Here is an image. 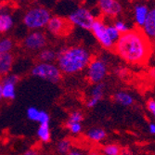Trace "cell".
I'll list each match as a JSON object with an SVG mask.
<instances>
[{
    "instance_id": "obj_1",
    "label": "cell",
    "mask_w": 155,
    "mask_h": 155,
    "mask_svg": "<svg viewBox=\"0 0 155 155\" xmlns=\"http://www.w3.org/2000/svg\"><path fill=\"white\" fill-rule=\"evenodd\" d=\"M150 40L140 29L130 30L121 35L114 49L124 61L130 64L145 63L151 53Z\"/></svg>"
},
{
    "instance_id": "obj_2",
    "label": "cell",
    "mask_w": 155,
    "mask_h": 155,
    "mask_svg": "<svg viewBox=\"0 0 155 155\" xmlns=\"http://www.w3.org/2000/svg\"><path fill=\"white\" fill-rule=\"evenodd\" d=\"M92 60L91 52L84 46L65 47L58 52L56 64L62 74L74 75L86 70Z\"/></svg>"
},
{
    "instance_id": "obj_3",
    "label": "cell",
    "mask_w": 155,
    "mask_h": 155,
    "mask_svg": "<svg viewBox=\"0 0 155 155\" xmlns=\"http://www.w3.org/2000/svg\"><path fill=\"white\" fill-rule=\"evenodd\" d=\"M50 18L51 13L47 8L34 6L24 12L22 23L30 31H41L47 27Z\"/></svg>"
},
{
    "instance_id": "obj_4",
    "label": "cell",
    "mask_w": 155,
    "mask_h": 155,
    "mask_svg": "<svg viewBox=\"0 0 155 155\" xmlns=\"http://www.w3.org/2000/svg\"><path fill=\"white\" fill-rule=\"evenodd\" d=\"M31 75L52 84H58L63 74L56 62H36L31 69Z\"/></svg>"
},
{
    "instance_id": "obj_5",
    "label": "cell",
    "mask_w": 155,
    "mask_h": 155,
    "mask_svg": "<svg viewBox=\"0 0 155 155\" xmlns=\"http://www.w3.org/2000/svg\"><path fill=\"white\" fill-rule=\"evenodd\" d=\"M86 77L87 81L93 84L102 83L108 74L109 66L106 60L102 58H92L88 66L87 67Z\"/></svg>"
},
{
    "instance_id": "obj_6",
    "label": "cell",
    "mask_w": 155,
    "mask_h": 155,
    "mask_svg": "<svg viewBox=\"0 0 155 155\" xmlns=\"http://www.w3.org/2000/svg\"><path fill=\"white\" fill-rule=\"evenodd\" d=\"M95 20L96 18L94 14L84 7H79L75 8L68 16V21L73 26L89 31Z\"/></svg>"
},
{
    "instance_id": "obj_7",
    "label": "cell",
    "mask_w": 155,
    "mask_h": 155,
    "mask_svg": "<svg viewBox=\"0 0 155 155\" xmlns=\"http://www.w3.org/2000/svg\"><path fill=\"white\" fill-rule=\"evenodd\" d=\"M48 37L42 31H30L21 41L22 48L30 52H39L47 48Z\"/></svg>"
},
{
    "instance_id": "obj_8",
    "label": "cell",
    "mask_w": 155,
    "mask_h": 155,
    "mask_svg": "<svg viewBox=\"0 0 155 155\" xmlns=\"http://www.w3.org/2000/svg\"><path fill=\"white\" fill-rule=\"evenodd\" d=\"M90 31L98 42V44L103 48L108 50L114 49L115 43L109 36L107 32V23L103 20L96 19L91 26Z\"/></svg>"
},
{
    "instance_id": "obj_9",
    "label": "cell",
    "mask_w": 155,
    "mask_h": 155,
    "mask_svg": "<svg viewBox=\"0 0 155 155\" xmlns=\"http://www.w3.org/2000/svg\"><path fill=\"white\" fill-rule=\"evenodd\" d=\"M73 25L70 23L68 19L61 16H51L48 25L47 31L56 37H61L67 35L72 30Z\"/></svg>"
},
{
    "instance_id": "obj_10",
    "label": "cell",
    "mask_w": 155,
    "mask_h": 155,
    "mask_svg": "<svg viewBox=\"0 0 155 155\" xmlns=\"http://www.w3.org/2000/svg\"><path fill=\"white\" fill-rule=\"evenodd\" d=\"M20 76L17 74H9L1 80L2 97L5 101H14L17 94V84L20 82Z\"/></svg>"
},
{
    "instance_id": "obj_11",
    "label": "cell",
    "mask_w": 155,
    "mask_h": 155,
    "mask_svg": "<svg viewBox=\"0 0 155 155\" xmlns=\"http://www.w3.org/2000/svg\"><path fill=\"white\" fill-rule=\"evenodd\" d=\"M97 8L102 15L115 18L123 11V7L118 0H97Z\"/></svg>"
},
{
    "instance_id": "obj_12",
    "label": "cell",
    "mask_w": 155,
    "mask_h": 155,
    "mask_svg": "<svg viewBox=\"0 0 155 155\" xmlns=\"http://www.w3.org/2000/svg\"><path fill=\"white\" fill-rule=\"evenodd\" d=\"M14 26V18L11 9L6 3L0 4V35L6 34Z\"/></svg>"
},
{
    "instance_id": "obj_13",
    "label": "cell",
    "mask_w": 155,
    "mask_h": 155,
    "mask_svg": "<svg viewBox=\"0 0 155 155\" xmlns=\"http://www.w3.org/2000/svg\"><path fill=\"white\" fill-rule=\"evenodd\" d=\"M104 87L105 86L103 83L93 84V87L89 92V96L86 101V105L87 108L91 109L96 107L97 103L102 100L104 95Z\"/></svg>"
},
{
    "instance_id": "obj_14",
    "label": "cell",
    "mask_w": 155,
    "mask_h": 155,
    "mask_svg": "<svg viewBox=\"0 0 155 155\" xmlns=\"http://www.w3.org/2000/svg\"><path fill=\"white\" fill-rule=\"evenodd\" d=\"M150 12V8L146 4L143 3H138L135 6L134 8V20H135V23L137 24V26L138 28L143 27L148 15Z\"/></svg>"
},
{
    "instance_id": "obj_15",
    "label": "cell",
    "mask_w": 155,
    "mask_h": 155,
    "mask_svg": "<svg viewBox=\"0 0 155 155\" xmlns=\"http://www.w3.org/2000/svg\"><path fill=\"white\" fill-rule=\"evenodd\" d=\"M14 56L12 53H6L0 55V79L11 73L14 64Z\"/></svg>"
},
{
    "instance_id": "obj_16",
    "label": "cell",
    "mask_w": 155,
    "mask_h": 155,
    "mask_svg": "<svg viewBox=\"0 0 155 155\" xmlns=\"http://www.w3.org/2000/svg\"><path fill=\"white\" fill-rule=\"evenodd\" d=\"M141 31L150 41L155 38V7L150 9L148 18L141 28Z\"/></svg>"
},
{
    "instance_id": "obj_17",
    "label": "cell",
    "mask_w": 155,
    "mask_h": 155,
    "mask_svg": "<svg viewBox=\"0 0 155 155\" xmlns=\"http://www.w3.org/2000/svg\"><path fill=\"white\" fill-rule=\"evenodd\" d=\"M57 56H58V52L56 50L49 48H45L37 53L36 59H37V62L51 63V62H56Z\"/></svg>"
},
{
    "instance_id": "obj_18",
    "label": "cell",
    "mask_w": 155,
    "mask_h": 155,
    "mask_svg": "<svg viewBox=\"0 0 155 155\" xmlns=\"http://www.w3.org/2000/svg\"><path fill=\"white\" fill-rule=\"evenodd\" d=\"M86 137L88 140L95 143L101 142L103 139L106 138L107 137V133L103 128L101 127H93L90 128L87 131L86 133Z\"/></svg>"
},
{
    "instance_id": "obj_19",
    "label": "cell",
    "mask_w": 155,
    "mask_h": 155,
    "mask_svg": "<svg viewBox=\"0 0 155 155\" xmlns=\"http://www.w3.org/2000/svg\"><path fill=\"white\" fill-rule=\"evenodd\" d=\"M114 101L124 107H128L133 105L134 103V97L131 94L125 92V91H118L114 95Z\"/></svg>"
},
{
    "instance_id": "obj_20",
    "label": "cell",
    "mask_w": 155,
    "mask_h": 155,
    "mask_svg": "<svg viewBox=\"0 0 155 155\" xmlns=\"http://www.w3.org/2000/svg\"><path fill=\"white\" fill-rule=\"evenodd\" d=\"M36 136L42 143H48L51 140V129L49 124H39L36 130Z\"/></svg>"
},
{
    "instance_id": "obj_21",
    "label": "cell",
    "mask_w": 155,
    "mask_h": 155,
    "mask_svg": "<svg viewBox=\"0 0 155 155\" xmlns=\"http://www.w3.org/2000/svg\"><path fill=\"white\" fill-rule=\"evenodd\" d=\"M73 148L74 147H73L72 140L67 137L61 138V140H59L55 147L56 151H57V153L60 155H66L67 153H69L72 150Z\"/></svg>"
},
{
    "instance_id": "obj_22",
    "label": "cell",
    "mask_w": 155,
    "mask_h": 155,
    "mask_svg": "<svg viewBox=\"0 0 155 155\" xmlns=\"http://www.w3.org/2000/svg\"><path fill=\"white\" fill-rule=\"evenodd\" d=\"M14 48V42L10 37H0V55L11 53Z\"/></svg>"
},
{
    "instance_id": "obj_23",
    "label": "cell",
    "mask_w": 155,
    "mask_h": 155,
    "mask_svg": "<svg viewBox=\"0 0 155 155\" xmlns=\"http://www.w3.org/2000/svg\"><path fill=\"white\" fill-rule=\"evenodd\" d=\"M41 111L42 110H39L38 108L32 106L26 110V116L30 121L38 124L40 120V116H41Z\"/></svg>"
},
{
    "instance_id": "obj_24",
    "label": "cell",
    "mask_w": 155,
    "mask_h": 155,
    "mask_svg": "<svg viewBox=\"0 0 155 155\" xmlns=\"http://www.w3.org/2000/svg\"><path fill=\"white\" fill-rule=\"evenodd\" d=\"M83 121H84V114L82 112L79 110H74L69 114L65 124H74V123L82 124Z\"/></svg>"
},
{
    "instance_id": "obj_25",
    "label": "cell",
    "mask_w": 155,
    "mask_h": 155,
    "mask_svg": "<svg viewBox=\"0 0 155 155\" xmlns=\"http://www.w3.org/2000/svg\"><path fill=\"white\" fill-rule=\"evenodd\" d=\"M102 151L104 155H120L122 150L116 144H108L103 147Z\"/></svg>"
},
{
    "instance_id": "obj_26",
    "label": "cell",
    "mask_w": 155,
    "mask_h": 155,
    "mask_svg": "<svg viewBox=\"0 0 155 155\" xmlns=\"http://www.w3.org/2000/svg\"><path fill=\"white\" fill-rule=\"evenodd\" d=\"M114 26L117 29V31L121 34V35H124V34H125V33H127V32H129L131 29H130V27H129V25L126 23V22H124V21H122V20H116L114 22Z\"/></svg>"
},
{
    "instance_id": "obj_27",
    "label": "cell",
    "mask_w": 155,
    "mask_h": 155,
    "mask_svg": "<svg viewBox=\"0 0 155 155\" xmlns=\"http://www.w3.org/2000/svg\"><path fill=\"white\" fill-rule=\"evenodd\" d=\"M107 32L110 39L114 41V43H116L121 36V34L117 31V29L114 26V24H107Z\"/></svg>"
},
{
    "instance_id": "obj_28",
    "label": "cell",
    "mask_w": 155,
    "mask_h": 155,
    "mask_svg": "<svg viewBox=\"0 0 155 155\" xmlns=\"http://www.w3.org/2000/svg\"><path fill=\"white\" fill-rule=\"evenodd\" d=\"M66 155H88V153L87 151H84L82 149H78V148H73L72 150L69 153H67Z\"/></svg>"
},
{
    "instance_id": "obj_29",
    "label": "cell",
    "mask_w": 155,
    "mask_h": 155,
    "mask_svg": "<svg viewBox=\"0 0 155 155\" xmlns=\"http://www.w3.org/2000/svg\"><path fill=\"white\" fill-rule=\"evenodd\" d=\"M147 109L155 118V100H150L147 102Z\"/></svg>"
},
{
    "instance_id": "obj_30",
    "label": "cell",
    "mask_w": 155,
    "mask_h": 155,
    "mask_svg": "<svg viewBox=\"0 0 155 155\" xmlns=\"http://www.w3.org/2000/svg\"><path fill=\"white\" fill-rule=\"evenodd\" d=\"M23 155H39V153H38V150H37L36 149L31 148V149H29V150H27L23 153Z\"/></svg>"
},
{
    "instance_id": "obj_31",
    "label": "cell",
    "mask_w": 155,
    "mask_h": 155,
    "mask_svg": "<svg viewBox=\"0 0 155 155\" xmlns=\"http://www.w3.org/2000/svg\"><path fill=\"white\" fill-rule=\"evenodd\" d=\"M13 1L20 6H25V5L30 4L32 0H13Z\"/></svg>"
},
{
    "instance_id": "obj_32",
    "label": "cell",
    "mask_w": 155,
    "mask_h": 155,
    "mask_svg": "<svg viewBox=\"0 0 155 155\" xmlns=\"http://www.w3.org/2000/svg\"><path fill=\"white\" fill-rule=\"evenodd\" d=\"M149 131L150 134L155 135V124L154 123H150L149 124Z\"/></svg>"
},
{
    "instance_id": "obj_33",
    "label": "cell",
    "mask_w": 155,
    "mask_h": 155,
    "mask_svg": "<svg viewBox=\"0 0 155 155\" xmlns=\"http://www.w3.org/2000/svg\"><path fill=\"white\" fill-rule=\"evenodd\" d=\"M120 155H133L131 151H129L128 150H123L121 151V154Z\"/></svg>"
},
{
    "instance_id": "obj_34",
    "label": "cell",
    "mask_w": 155,
    "mask_h": 155,
    "mask_svg": "<svg viewBox=\"0 0 155 155\" xmlns=\"http://www.w3.org/2000/svg\"><path fill=\"white\" fill-rule=\"evenodd\" d=\"M3 100L2 97V84H1V80H0V101Z\"/></svg>"
},
{
    "instance_id": "obj_35",
    "label": "cell",
    "mask_w": 155,
    "mask_h": 155,
    "mask_svg": "<svg viewBox=\"0 0 155 155\" xmlns=\"http://www.w3.org/2000/svg\"><path fill=\"white\" fill-rule=\"evenodd\" d=\"M88 155H100V154H98L97 151H91V152L88 153Z\"/></svg>"
},
{
    "instance_id": "obj_36",
    "label": "cell",
    "mask_w": 155,
    "mask_h": 155,
    "mask_svg": "<svg viewBox=\"0 0 155 155\" xmlns=\"http://www.w3.org/2000/svg\"><path fill=\"white\" fill-rule=\"evenodd\" d=\"M151 43H152V44H151V46H152V47H153V48H155V38L151 40Z\"/></svg>"
},
{
    "instance_id": "obj_37",
    "label": "cell",
    "mask_w": 155,
    "mask_h": 155,
    "mask_svg": "<svg viewBox=\"0 0 155 155\" xmlns=\"http://www.w3.org/2000/svg\"><path fill=\"white\" fill-rule=\"evenodd\" d=\"M8 1V0H0V4H2V3H7Z\"/></svg>"
},
{
    "instance_id": "obj_38",
    "label": "cell",
    "mask_w": 155,
    "mask_h": 155,
    "mask_svg": "<svg viewBox=\"0 0 155 155\" xmlns=\"http://www.w3.org/2000/svg\"><path fill=\"white\" fill-rule=\"evenodd\" d=\"M153 74H154V75H155V70H154V71H153Z\"/></svg>"
},
{
    "instance_id": "obj_39",
    "label": "cell",
    "mask_w": 155,
    "mask_h": 155,
    "mask_svg": "<svg viewBox=\"0 0 155 155\" xmlns=\"http://www.w3.org/2000/svg\"><path fill=\"white\" fill-rule=\"evenodd\" d=\"M154 155H155V154H154Z\"/></svg>"
}]
</instances>
